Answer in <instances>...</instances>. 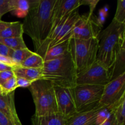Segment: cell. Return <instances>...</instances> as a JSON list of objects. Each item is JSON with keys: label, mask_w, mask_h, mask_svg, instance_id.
<instances>
[{"label": "cell", "mask_w": 125, "mask_h": 125, "mask_svg": "<svg viewBox=\"0 0 125 125\" xmlns=\"http://www.w3.org/2000/svg\"><path fill=\"white\" fill-rule=\"evenodd\" d=\"M57 0H30V9L22 23L36 52L51 33Z\"/></svg>", "instance_id": "cell-1"}, {"label": "cell", "mask_w": 125, "mask_h": 125, "mask_svg": "<svg viewBox=\"0 0 125 125\" xmlns=\"http://www.w3.org/2000/svg\"><path fill=\"white\" fill-rule=\"evenodd\" d=\"M98 50L96 62L109 70L118 53L125 47V24L112 20L98 36Z\"/></svg>", "instance_id": "cell-2"}, {"label": "cell", "mask_w": 125, "mask_h": 125, "mask_svg": "<svg viewBox=\"0 0 125 125\" xmlns=\"http://www.w3.org/2000/svg\"><path fill=\"white\" fill-rule=\"evenodd\" d=\"M76 72L68 52L65 56L45 61L42 68V79L47 80L54 87L73 88L76 85Z\"/></svg>", "instance_id": "cell-3"}, {"label": "cell", "mask_w": 125, "mask_h": 125, "mask_svg": "<svg viewBox=\"0 0 125 125\" xmlns=\"http://www.w3.org/2000/svg\"><path fill=\"white\" fill-rule=\"evenodd\" d=\"M35 105V115L37 117L58 113L54 86L45 79L33 82L28 87Z\"/></svg>", "instance_id": "cell-4"}, {"label": "cell", "mask_w": 125, "mask_h": 125, "mask_svg": "<svg viewBox=\"0 0 125 125\" xmlns=\"http://www.w3.org/2000/svg\"><path fill=\"white\" fill-rule=\"evenodd\" d=\"M99 40L70 39L69 53L72 59L76 74L92 65L96 61Z\"/></svg>", "instance_id": "cell-5"}, {"label": "cell", "mask_w": 125, "mask_h": 125, "mask_svg": "<svg viewBox=\"0 0 125 125\" xmlns=\"http://www.w3.org/2000/svg\"><path fill=\"white\" fill-rule=\"evenodd\" d=\"M80 16L81 15L79 13L78 9L63 18L44 42L40 48L35 52V53L41 56L43 58L45 52L50 48L70 40L71 38V32L79 19Z\"/></svg>", "instance_id": "cell-6"}, {"label": "cell", "mask_w": 125, "mask_h": 125, "mask_svg": "<svg viewBox=\"0 0 125 125\" xmlns=\"http://www.w3.org/2000/svg\"><path fill=\"white\" fill-rule=\"evenodd\" d=\"M104 85L81 84L73 88L77 112L98 104L102 96Z\"/></svg>", "instance_id": "cell-7"}, {"label": "cell", "mask_w": 125, "mask_h": 125, "mask_svg": "<svg viewBox=\"0 0 125 125\" xmlns=\"http://www.w3.org/2000/svg\"><path fill=\"white\" fill-rule=\"evenodd\" d=\"M103 26L98 24L94 13L81 15L70 33V39H90L98 38Z\"/></svg>", "instance_id": "cell-8"}, {"label": "cell", "mask_w": 125, "mask_h": 125, "mask_svg": "<svg viewBox=\"0 0 125 125\" xmlns=\"http://www.w3.org/2000/svg\"><path fill=\"white\" fill-rule=\"evenodd\" d=\"M125 96V73L112 79L104 85L98 103L101 108L112 107Z\"/></svg>", "instance_id": "cell-9"}, {"label": "cell", "mask_w": 125, "mask_h": 125, "mask_svg": "<svg viewBox=\"0 0 125 125\" xmlns=\"http://www.w3.org/2000/svg\"><path fill=\"white\" fill-rule=\"evenodd\" d=\"M111 81L109 72L98 62H95L78 73L76 76V85H105Z\"/></svg>", "instance_id": "cell-10"}, {"label": "cell", "mask_w": 125, "mask_h": 125, "mask_svg": "<svg viewBox=\"0 0 125 125\" xmlns=\"http://www.w3.org/2000/svg\"><path fill=\"white\" fill-rule=\"evenodd\" d=\"M58 113L67 120L77 113L73 88L54 87Z\"/></svg>", "instance_id": "cell-11"}, {"label": "cell", "mask_w": 125, "mask_h": 125, "mask_svg": "<svg viewBox=\"0 0 125 125\" xmlns=\"http://www.w3.org/2000/svg\"><path fill=\"white\" fill-rule=\"evenodd\" d=\"M81 6V0H57L50 34L63 18L69 15L76 9H79Z\"/></svg>", "instance_id": "cell-12"}, {"label": "cell", "mask_w": 125, "mask_h": 125, "mask_svg": "<svg viewBox=\"0 0 125 125\" xmlns=\"http://www.w3.org/2000/svg\"><path fill=\"white\" fill-rule=\"evenodd\" d=\"M101 109L98 104L84 111L78 112L66 120L65 125H96V117Z\"/></svg>", "instance_id": "cell-13"}, {"label": "cell", "mask_w": 125, "mask_h": 125, "mask_svg": "<svg viewBox=\"0 0 125 125\" xmlns=\"http://www.w3.org/2000/svg\"><path fill=\"white\" fill-rule=\"evenodd\" d=\"M14 95V92L0 95V111L14 125H23L16 111Z\"/></svg>", "instance_id": "cell-14"}, {"label": "cell", "mask_w": 125, "mask_h": 125, "mask_svg": "<svg viewBox=\"0 0 125 125\" xmlns=\"http://www.w3.org/2000/svg\"><path fill=\"white\" fill-rule=\"evenodd\" d=\"M69 52V40L50 48L43 57L44 62L60 58Z\"/></svg>", "instance_id": "cell-15"}, {"label": "cell", "mask_w": 125, "mask_h": 125, "mask_svg": "<svg viewBox=\"0 0 125 125\" xmlns=\"http://www.w3.org/2000/svg\"><path fill=\"white\" fill-rule=\"evenodd\" d=\"M65 121L59 113L42 117L34 115L31 118V125H65Z\"/></svg>", "instance_id": "cell-16"}, {"label": "cell", "mask_w": 125, "mask_h": 125, "mask_svg": "<svg viewBox=\"0 0 125 125\" xmlns=\"http://www.w3.org/2000/svg\"><path fill=\"white\" fill-rule=\"evenodd\" d=\"M15 76L33 82L42 79V68H31L17 66L13 69Z\"/></svg>", "instance_id": "cell-17"}, {"label": "cell", "mask_w": 125, "mask_h": 125, "mask_svg": "<svg viewBox=\"0 0 125 125\" xmlns=\"http://www.w3.org/2000/svg\"><path fill=\"white\" fill-rule=\"evenodd\" d=\"M109 72L111 81L125 73V47L120 50L114 63Z\"/></svg>", "instance_id": "cell-18"}, {"label": "cell", "mask_w": 125, "mask_h": 125, "mask_svg": "<svg viewBox=\"0 0 125 125\" xmlns=\"http://www.w3.org/2000/svg\"><path fill=\"white\" fill-rule=\"evenodd\" d=\"M12 12L19 18H25L30 9V0H10Z\"/></svg>", "instance_id": "cell-19"}, {"label": "cell", "mask_w": 125, "mask_h": 125, "mask_svg": "<svg viewBox=\"0 0 125 125\" xmlns=\"http://www.w3.org/2000/svg\"><path fill=\"white\" fill-rule=\"evenodd\" d=\"M23 25L20 21L11 22L10 24L0 32V37L2 39L19 37L23 35Z\"/></svg>", "instance_id": "cell-20"}, {"label": "cell", "mask_w": 125, "mask_h": 125, "mask_svg": "<svg viewBox=\"0 0 125 125\" xmlns=\"http://www.w3.org/2000/svg\"><path fill=\"white\" fill-rule=\"evenodd\" d=\"M112 114L116 121L120 125H125V96L114 106H112Z\"/></svg>", "instance_id": "cell-21"}, {"label": "cell", "mask_w": 125, "mask_h": 125, "mask_svg": "<svg viewBox=\"0 0 125 125\" xmlns=\"http://www.w3.org/2000/svg\"><path fill=\"white\" fill-rule=\"evenodd\" d=\"M43 63L44 61L42 57L33 52V53L29 56L20 67L31 68H42Z\"/></svg>", "instance_id": "cell-22"}, {"label": "cell", "mask_w": 125, "mask_h": 125, "mask_svg": "<svg viewBox=\"0 0 125 125\" xmlns=\"http://www.w3.org/2000/svg\"><path fill=\"white\" fill-rule=\"evenodd\" d=\"M32 53V51L29 50L28 48L13 50L10 58L12 59L15 67L20 66L21 64Z\"/></svg>", "instance_id": "cell-23"}, {"label": "cell", "mask_w": 125, "mask_h": 125, "mask_svg": "<svg viewBox=\"0 0 125 125\" xmlns=\"http://www.w3.org/2000/svg\"><path fill=\"white\" fill-rule=\"evenodd\" d=\"M0 43L4 44L13 50L28 48L23 40V36L19 37L7 38V39H2L0 37Z\"/></svg>", "instance_id": "cell-24"}, {"label": "cell", "mask_w": 125, "mask_h": 125, "mask_svg": "<svg viewBox=\"0 0 125 125\" xmlns=\"http://www.w3.org/2000/svg\"><path fill=\"white\" fill-rule=\"evenodd\" d=\"M115 21L121 24H125V1L118 0L117 1V9L115 13L114 18Z\"/></svg>", "instance_id": "cell-25"}, {"label": "cell", "mask_w": 125, "mask_h": 125, "mask_svg": "<svg viewBox=\"0 0 125 125\" xmlns=\"http://www.w3.org/2000/svg\"><path fill=\"white\" fill-rule=\"evenodd\" d=\"M112 107L103 108L98 112L96 117V125H101L112 115Z\"/></svg>", "instance_id": "cell-26"}, {"label": "cell", "mask_w": 125, "mask_h": 125, "mask_svg": "<svg viewBox=\"0 0 125 125\" xmlns=\"http://www.w3.org/2000/svg\"><path fill=\"white\" fill-rule=\"evenodd\" d=\"M1 86L3 92V95L7 94L12 92H14L15 90L17 88L15 76L6 81Z\"/></svg>", "instance_id": "cell-27"}, {"label": "cell", "mask_w": 125, "mask_h": 125, "mask_svg": "<svg viewBox=\"0 0 125 125\" xmlns=\"http://www.w3.org/2000/svg\"><path fill=\"white\" fill-rule=\"evenodd\" d=\"M12 11L10 0H0V16L1 17L6 13Z\"/></svg>", "instance_id": "cell-28"}, {"label": "cell", "mask_w": 125, "mask_h": 125, "mask_svg": "<svg viewBox=\"0 0 125 125\" xmlns=\"http://www.w3.org/2000/svg\"><path fill=\"white\" fill-rule=\"evenodd\" d=\"M108 7L107 6H104L103 8L100 9L98 12V16L96 17V20L100 26H103L106 21V18L108 15Z\"/></svg>", "instance_id": "cell-29"}, {"label": "cell", "mask_w": 125, "mask_h": 125, "mask_svg": "<svg viewBox=\"0 0 125 125\" xmlns=\"http://www.w3.org/2000/svg\"><path fill=\"white\" fill-rule=\"evenodd\" d=\"M13 76H15V74L13 73V70L0 72V85H2L6 81Z\"/></svg>", "instance_id": "cell-30"}, {"label": "cell", "mask_w": 125, "mask_h": 125, "mask_svg": "<svg viewBox=\"0 0 125 125\" xmlns=\"http://www.w3.org/2000/svg\"><path fill=\"white\" fill-rule=\"evenodd\" d=\"M16 81H17V88H28L32 83V82L29 80H28V79H25V78L18 76H16Z\"/></svg>", "instance_id": "cell-31"}, {"label": "cell", "mask_w": 125, "mask_h": 125, "mask_svg": "<svg viewBox=\"0 0 125 125\" xmlns=\"http://www.w3.org/2000/svg\"><path fill=\"white\" fill-rule=\"evenodd\" d=\"M99 0H81V4L88 6L90 9V13H93L96 8L97 4L99 2Z\"/></svg>", "instance_id": "cell-32"}, {"label": "cell", "mask_w": 125, "mask_h": 125, "mask_svg": "<svg viewBox=\"0 0 125 125\" xmlns=\"http://www.w3.org/2000/svg\"><path fill=\"white\" fill-rule=\"evenodd\" d=\"M13 50L9 48L4 44L0 43V55L5 57H10L11 54L12 53Z\"/></svg>", "instance_id": "cell-33"}, {"label": "cell", "mask_w": 125, "mask_h": 125, "mask_svg": "<svg viewBox=\"0 0 125 125\" xmlns=\"http://www.w3.org/2000/svg\"><path fill=\"white\" fill-rule=\"evenodd\" d=\"M0 125H14L10 120L0 111Z\"/></svg>", "instance_id": "cell-34"}, {"label": "cell", "mask_w": 125, "mask_h": 125, "mask_svg": "<svg viewBox=\"0 0 125 125\" xmlns=\"http://www.w3.org/2000/svg\"><path fill=\"white\" fill-rule=\"evenodd\" d=\"M101 125H120L118 124V122L116 121L115 118V117H114L113 114H112V115L110 116L109 118L106 122H104V123Z\"/></svg>", "instance_id": "cell-35"}, {"label": "cell", "mask_w": 125, "mask_h": 125, "mask_svg": "<svg viewBox=\"0 0 125 125\" xmlns=\"http://www.w3.org/2000/svg\"><path fill=\"white\" fill-rule=\"evenodd\" d=\"M0 62H2V63H7V64L10 65L12 66V67H15L14 63L13 62H12V59L9 57H5V56H2L0 55Z\"/></svg>", "instance_id": "cell-36"}, {"label": "cell", "mask_w": 125, "mask_h": 125, "mask_svg": "<svg viewBox=\"0 0 125 125\" xmlns=\"http://www.w3.org/2000/svg\"><path fill=\"white\" fill-rule=\"evenodd\" d=\"M14 67L7 63L0 62V72L7 70H12Z\"/></svg>", "instance_id": "cell-37"}, {"label": "cell", "mask_w": 125, "mask_h": 125, "mask_svg": "<svg viewBox=\"0 0 125 125\" xmlns=\"http://www.w3.org/2000/svg\"><path fill=\"white\" fill-rule=\"evenodd\" d=\"M11 22H6L3 21H0V32L4 30L5 28H7V26L10 24Z\"/></svg>", "instance_id": "cell-38"}, {"label": "cell", "mask_w": 125, "mask_h": 125, "mask_svg": "<svg viewBox=\"0 0 125 125\" xmlns=\"http://www.w3.org/2000/svg\"><path fill=\"white\" fill-rule=\"evenodd\" d=\"M3 95V92H2V89L1 88V86L0 85V95Z\"/></svg>", "instance_id": "cell-39"}, {"label": "cell", "mask_w": 125, "mask_h": 125, "mask_svg": "<svg viewBox=\"0 0 125 125\" xmlns=\"http://www.w3.org/2000/svg\"><path fill=\"white\" fill-rule=\"evenodd\" d=\"M1 18H2V17H1V16H0V21H1Z\"/></svg>", "instance_id": "cell-40"}]
</instances>
